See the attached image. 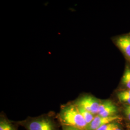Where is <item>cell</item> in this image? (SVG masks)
Wrapping results in <instances>:
<instances>
[{"label":"cell","mask_w":130,"mask_h":130,"mask_svg":"<svg viewBox=\"0 0 130 130\" xmlns=\"http://www.w3.org/2000/svg\"><path fill=\"white\" fill-rule=\"evenodd\" d=\"M57 118L61 125L71 126L84 130L87 125L78 107L73 102L61 107Z\"/></svg>","instance_id":"obj_1"},{"label":"cell","mask_w":130,"mask_h":130,"mask_svg":"<svg viewBox=\"0 0 130 130\" xmlns=\"http://www.w3.org/2000/svg\"><path fill=\"white\" fill-rule=\"evenodd\" d=\"M17 122L26 130H58L54 118L48 114L37 117H28L24 120Z\"/></svg>","instance_id":"obj_2"},{"label":"cell","mask_w":130,"mask_h":130,"mask_svg":"<svg viewBox=\"0 0 130 130\" xmlns=\"http://www.w3.org/2000/svg\"><path fill=\"white\" fill-rule=\"evenodd\" d=\"M101 100L92 95L85 94L80 96L73 102L77 107L82 108L94 115H98Z\"/></svg>","instance_id":"obj_3"},{"label":"cell","mask_w":130,"mask_h":130,"mask_svg":"<svg viewBox=\"0 0 130 130\" xmlns=\"http://www.w3.org/2000/svg\"><path fill=\"white\" fill-rule=\"evenodd\" d=\"M122 120V118L120 116L103 117L98 115H95L92 121L87 124L85 130H96L102 126L112 122H118Z\"/></svg>","instance_id":"obj_4"},{"label":"cell","mask_w":130,"mask_h":130,"mask_svg":"<svg viewBox=\"0 0 130 130\" xmlns=\"http://www.w3.org/2000/svg\"><path fill=\"white\" fill-rule=\"evenodd\" d=\"M118 108L116 105L109 100H101L98 115L103 117L118 115Z\"/></svg>","instance_id":"obj_5"},{"label":"cell","mask_w":130,"mask_h":130,"mask_svg":"<svg viewBox=\"0 0 130 130\" xmlns=\"http://www.w3.org/2000/svg\"><path fill=\"white\" fill-rule=\"evenodd\" d=\"M117 46L124 55L130 59V35H125L117 38L115 40Z\"/></svg>","instance_id":"obj_6"},{"label":"cell","mask_w":130,"mask_h":130,"mask_svg":"<svg viewBox=\"0 0 130 130\" xmlns=\"http://www.w3.org/2000/svg\"><path fill=\"white\" fill-rule=\"evenodd\" d=\"M19 124L17 122L9 120L4 114L0 116V130H19Z\"/></svg>","instance_id":"obj_7"},{"label":"cell","mask_w":130,"mask_h":130,"mask_svg":"<svg viewBox=\"0 0 130 130\" xmlns=\"http://www.w3.org/2000/svg\"><path fill=\"white\" fill-rule=\"evenodd\" d=\"M122 84L127 88L130 89V68L126 67L122 78Z\"/></svg>","instance_id":"obj_8"},{"label":"cell","mask_w":130,"mask_h":130,"mask_svg":"<svg viewBox=\"0 0 130 130\" xmlns=\"http://www.w3.org/2000/svg\"><path fill=\"white\" fill-rule=\"evenodd\" d=\"M78 108L79 109V111L80 112V114L84 117V119L85 120V121L86 122L87 124H88L90 123H91L93 120V119H94V117L95 116V115H93L91 112L88 111L82 108L79 107H78Z\"/></svg>","instance_id":"obj_9"},{"label":"cell","mask_w":130,"mask_h":130,"mask_svg":"<svg viewBox=\"0 0 130 130\" xmlns=\"http://www.w3.org/2000/svg\"><path fill=\"white\" fill-rule=\"evenodd\" d=\"M119 126V123L112 122L111 123L102 126L101 127L98 128L96 130H115Z\"/></svg>","instance_id":"obj_10"},{"label":"cell","mask_w":130,"mask_h":130,"mask_svg":"<svg viewBox=\"0 0 130 130\" xmlns=\"http://www.w3.org/2000/svg\"><path fill=\"white\" fill-rule=\"evenodd\" d=\"M117 96L119 97H128L130 98V89H127L125 90L121 91L119 93H118Z\"/></svg>","instance_id":"obj_11"},{"label":"cell","mask_w":130,"mask_h":130,"mask_svg":"<svg viewBox=\"0 0 130 130\" xmlns=\"http://www.w3.org/2000/svg\"><path fill=\"white\" fill-rule=\"evenodd\" d=\"M124 113L127 119L130 122V105H125L124 108Z\"/></svg>","instance_id":"obj_12"},{"label":"cell","mask_w":130,"mask_h":130,"mask_svg":"<svg viewBox=\"0 0 130 130\" xmlns=\"http://www.w3.org/2000/svg\"><path fill=\"white\" fill-rule=\"evenodd\" d=\"M62 130H85L84 129H80L77 127H75L71 126L65 125H62Z\"/></svg>","instance_id":"obj_13"},{"label":"cell","mask_w":130,"mask_h":130,"mask_svg":"<svg viewBox=\"0 0 130 130\" xmlns=\"http://www.w3.org/2000/svg\"><path fill=\"white\" fill-rule=\"evenodd\" d=\"M118 98L121 102L127 105H130V98L119 97Z\"/></svg>","instance_id":"obj_14"},{"label":"cell","mask_w":130,"mask_h":130,"mask_svg":"<svg viewBox=\"0 0 130 130\" xmlns=\"http://www.w3.org/2000/svg\"><path fill=\"white\" fill-rule=\"evenodd\" d=\"M127 129H128V130H130V122H129V123L127 124Z\"/></svg>","instance_id":"obj_15"},{"label":"cell","mask_w":130,"mask_h":130,"mask_svg":"<svg viewBox=\"0 0 130 130\" xmlns=\"http://www.w3.org/2000/svg\"><path fill=\"white\" fill-rule=\"evenodd\" d=\"M115 130H122V129L121 128V127H120V126H119V127H118V128H116Z\"/></svg>","instance_id":"obj_16"}]
</instances>
